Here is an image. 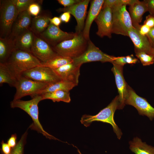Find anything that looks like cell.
I'll return each instance as SVG.
<instances>
[{
    "label": "cell",
    "mask_w": 154,
    "mask_h": 154,
    "mask_svg": "<svg viewBox=\"0 0 154 154\" xmlns=\"http://www.w3.org/2000/svg\"><path fill=\"white\" fill-rule=\"evenodd\" d=\"M3 64L17 79L23 72L40 66L41 62L31 53L15 49Z\"/></svg>",
    "instance_id": "obj_1"
},
{
    "label": "cell",
    "mask_w": 154,
    "mask_h": 154,
    "mask_svg": "<svg viewBox=\"0 0 154 154\" xmlns=\"http://www.w3.org/2000/svg\"><path fill=\"white\" fill-rule=\"evenodd\" d=\"M117 109H120L118 95L106 107L101 110L98 114L94 116L85 114L82 116L80 121L86 127L89 126L94 121L110 124L112 126L114 132L116 134L117 138L120 139L122 133L116 123L114 119V113Z\"/></svg>",
    "instance_id": "obj_2"
},
{
    "label": "cell",
    "mask_w": 154,
    "mask_h": 154,
    "mask_svg": "<svg viewBox=\"0 0 154 154\" xmlns=\"http://www.w3.org/2000/svg\"><path fill=\"white\" fill-rule=\"evenodd\" d=\"M42 100V96L38 95L32 98L31 100L28 101H23L20 99L13 100L11 102L10 105L12 108H19L23 110L30 116L33 121L29 127L31 129L42 134L46 138L58 140L45 131L39 121L38 104Z\"/></svg>",
    "instance_id": "obj_3"
},
{
    "label": "cell",
    "mask_w": 154,
    "mask_h": 154,
    "mask_svg": "<svg viewBox=\"0 0 154 154\" xmlns=\"http://www.w3.org/2000/svg\"><path fill=\"white\" fill-rule=\"evenodd\" d=\"M88 41L84 37L82 32L76 33L73 38L64 41L52 47L58 54L73 59L86 51Z\"/></svg>",
    "instance_id": "obj_4"
},
{
    "label": "cell",
    "mask_w": 154,
    "mask_h": 154,
    "mask_svg": "<svg viewBox=\"0 0 154 154\" xmlns=\"http://www.w3.org/2000/svg\"><path fill=\"white\" fill-rule=\"evenodd\" d=\"M19 14L12 0L0 1V37L9 36Z\"/></svg>",
    "instance_id": "obj_5"
},
{
    "label": "cell",
    "mask_w": 154,
    "mask_h": 154,
    "mask_svg": "<svg viewBox=\"0 0 154 154\" xmlns=\"http://www.w3.org/2000/svg\"><path fill=\"white\" fill-rule=\"evenodd\" d=\"M126 5L111 8L112 11V33L128 36L129 30L134 27Z\"/></svg>",
    "instance_id": "obj_6"
},
{
    "label": "cell",
    "mask_w": 154,
    "mask_h": 154,
    "mask_svg": "<svg viewBox=\"0 0 154 154\" xmlns=\"http://www.w3.org/2000/svg\"><path fill=\"white\" fill-rule=\"evenodd\" d=\"M48 84L33 80L21 75L17 79L15 86L16 92L13 100L20 99L27 96H30L32 98L39 95L40 92Z\"/></svg>",
    "instance_id": "obj_7"
},
{
    "label": "cell",
    "mask_w": 154,
    "mask_h": 154,
    "mask_svg": "<svg viewBox=\"0 0 154 154\" xmlns=\"http://www.w3.org/2000/svg\"><path fill=\"white\" fill-rule=\"evenodd\" d=\"M115 57L103 52L90 39L88 41V45L86 51L81 55L73 60L74 63L82 65L84 63L94 61L112 63Z\"/></svg>",
    "instance_id": "obj_8"
},
{
    "label": "cell",
    "mask_w": 154,
    "mask_h": 154,
    "mask_svg": "<svg viewBox=\"0 0 154 154\" xmlns=\"http://www.w3.org/2000/svg\"><path fill=\"white\" fill-rule=\"evenodd\" d=\"M127 92L125 104L132 106L137 110L140 115L145 116L151 121L153 120L154 119V108L146 99L137 95L128 85Z\"/></svg>",
    "instance_id": "obj_9"
},
{
    "label": "cell",
    "mask_w": 154,
    "mask_h": 154,
    "mask_svg": "<svg viewBox=\"0 0 154 154\" xmlns=\"http://www.w3.org/2000/svg\"><path fill=\"white\" fill-rule=\"evenodd\" d=\"M90 0H81L79 3L68 7L60 8L56 10L58 12H68L74 16L77 22L76 33L82 32L85 25L87 9Z\"/></svg>",
    "instance_id": "obj_10"
},
{
    "label": "cell",
    "mask_w": 154,
    "mask_h": 154,
    "mask_svg": "<svg viewBox=\"0 0 154 154\" xmlns=\"http://www.w3.org/2000/svg\"><path fill=\"white\" fill-rule=\"evenodd\" d=\"M21 75L33 80L48 84L61 80L53 70L40 66L23 72Z\"/></svg>",
    "instance_id": "obj_11"
},
{
    "label": "cell",
    "mask_w": 154,
    "mask_h": 154,
    "mask_svg": "<svg viewBox=\"0 0 154 154\" xmlns=\"http://www.w3.org/2000/svg\"><path fill=\"white\" fill-rule=\"evenodd\" d=\"M76 33H67L50 23L47 29L39 36L52 47L60 42L73 38L76 35Z\"/></svg>",
    "instance_id": "obj_12"
},
{
    "label": "cell",
    "mask_w": 154,
    "mask_h": 154,
    "mask_svg": "<svg viewBox=\"0 0 154 154\" xmlns=\"http://www.w3.org/2000/svg\"><path fill=\"white\" fill-rule=\"evenodd\" d=\"M31 53L41 62H46L58 54L47 42L35 34Z\"/></svg>",
    "instance_id": "obj_13"
},
{
    "label": "cell",
    "mask_w": 154,
    "mask_h": 154,
    "mask_svg": "<svg viewBox=\"0 0 154 154\" xmlns=\"http://www.w3.org/2000/svg\"><path fill=\"white\" fill-rule=\"evenodd\" d=\"M94 21L98 26L97 35L101 38L104 36L112 38V16L110 8L106 7L102 9Z\"/></svg>",
    "instance_id": "obj_14"
},
{
    "label": "cell",
    "mask_w": 154,
    "mask_h": 154,
    "mask_svg": "<svg viewBox=\"0 0 154 154\" xmlns=\"http://www.w3.org/2000/svg\"><path fill=\"white\" fill-rule=\"evenodd\" d=\"M113 66L111 70L115 76L116 84L119 95L120 109H123L125 105V101L127 96L128 85L126 82L123 76V66L112 63Z\"/></svg>",
    "instance_id": "obj_15"
},
{
    "label": "cell",
    "mask_w": 154,
    "mask_h": 154,
    "mask_svg": "<svg viewBox=\"0 0 154 154\" xmlns=\"http://www.w3.org/2000/svg\"><path fill=\"white\" fill-rule=\"evenodd\" d=\"M81 66L73 62L53 70L61 80L73 82L77 85Z\"/></svg>",
    "instance_id": "obj_16"
},
{
    "label": "cell",
    "mask_w": 154,
    "mask_h": 154,
    "mask_svg": "<svg viewBox=\"0 0 154 154\" xmlns=\"http://www.w3.org/2000/svg\"><path fill=\"white\" fill-rule=\"evenodd\" d=\"M32 18L27 10L19 13L8 37L13 39L30 28Z\"/></svg>",
    "instance_id": "obj_17"
},
{
    "label": "cell",
    "mask_w": 154,
    "mask_h": 154,
    "mask_svg": "<svg viewBox=\"0 0 154 154\" xmlns=\"http://www.w3.org/2000/svg\"><path fill=\"white\" fill-rule=\"evenodd\" d=\"M128 34L133 43L135 53L144 52L149 54L152 48L146 36L141 35L134 27L129 30Z\"/></svg>",
    "instance_id": "obj_18"
},
{
    "label": "cell",
    "mask_w": 154,
    "mask_h": 154,
    "mask_svg": "<svg viewBox=\"0 0 154 154\" xmlns=\"http://www.w3.org/2000/svg\"><path fill=\"white\" fill-rule=\"evenodd\" d=\"M104 1L93 0L91 1L90 9L82 31L84 37L87 40H90L89 33L92 24L101 10Z\"/></svg>",
    "instance_id": "obj_19"
},
{
    "label": "cell",
    "mask_w": 154,
    "mask_h": 154,
    "mask_svg": "<svg viewBox=\"0 0 154 154\" xmlns=\"http://www.w3.org/2000/svg\"><path fill=\"white\" fill-rule=\"evenodd\" d=\"M129 13L131 18L132 25L135 29L139 30L141 25L143 16L148 11L145 0L143 1L137 0L136 1L129 7Z\"/></svg>",
    "instance_id": "obj_20"
},
{
    "label": "cell",
    "mask_w": 154,
    "mask_h": 154,
    "mask_svg": "<svg viewBox=\"0 0 154 154\" xmlns=\"http://www.w3.org/2000/svg\"><path fill=\"white\" fill-rule=\"evenodd\" d=\"M35 33L31 28L13 39L15 49L31 53Z\"/></svg>",
    "instance_id": "obj_21"
},
{
    "label": "cell",
    "mask_w": 154,
    "mask_h": 154,
    "mask_svg": "<svg viewBox=\"0 0 154 154\" xmlns=\"http://www.w3.org/2000/svg\"><path fill=\"white\" fill-rule=\"evenodd\" d=\"M15 49L13 39L0 37V63H5Z\"/></svg>",
    "instance_id": "obj_22"
},
{
    "label": "cell",
    "mask_w": 154,
    "mask_h": 154,
    "mask_svg": "<svg viewBox=\"0 0 154 154\" xmlns=\"http://www.w3.org/2000/svg\"><path fill=\"white\" fill-rule=\"evenodd\" d=\"M129 148L135 154H154V147L143 142L138 137H134L129 142Z\"/></svg>",
    "instance_id": "obj_23"
},
{
    "label": "cell",
    "mask_w": 154,
    "mask_h": 154,
    "mask_svg": "<svg viewBox=\"0 0 154 154\" xmlns=\"http://www.w3.org/2000/svg\"><path fill=\"white\" fill-rule=\"evenodd\" d=\"M50 17L42 14L32 18L30 28L35 35H40L47 29L50 23Z\"/></svg>",
    "instance_id": "obj_24"
},
{
    "label": "cell",
    "mask_w": 154,
    "mask_h": 154,
    "mask_svg": "<svg viewBox=\"0 0 154 154\" xmlns=\"http://www.w3.org/2000/svg\"><path fill=\"white\" fill-rule=\"evenodd\" d=\"M77 85L74 83L67 81L60 80L48 84L46 87L39 93V95L48 92L59 90L69 92Z\"/></svg>",
    "instance_id": "obj_25"
},
{
    "label": "cell",
    "mask_w": 154,
    "mask_h": 154,
    "mask_svg": "<svg viewBox=\"0 0 154 154\" xmlns=\"http://www.w3.org/2000/svg\"><path fill=\"white\" fill-rule=\"evenodd\" d=\"M73 62V59L57 54L45 62H41L40 65L48 67L54 70Z\"/></svg>",
    "instance_id": "obj_26"
},
{
    "label": "cell",
    "mask_w": 154,
    "mask_h": 154,
    "mask_svg": "<svg viewBox=\"0 0 154 154\" xmlns=\"http://www.w3.org/2000/svg\"><path fill=\"white\" fill-rule=\"evenodd\" d=\"M42 100L50 99L54 102L62 101L68 103L71 101L69 92L59 90L45 93L42 95Z\"/></svg>",
    "instance_id": "obj_27"
},
{
    "label": "cell",
    "mask_w": 154,
    "mask_h": 154,
    "mask_svg": "<svg viewBox=\"0 0 154 154\" xmlns=\"http://www.w3.org/2000/svg\"><path fill=\"white\" fill-rule=\"evenodd\" d=\"M17 79L13 74L7 66L0 63V85L7 83L11 87H15Z\"/></svg>",
    "instance_id": "obj_28"
},
{
    "label": "cell",
    "mask_w": 154,
    "mask_h": 154,
    "mask_svg": "<svg viewBox=\"0 0 154 154\" xmlns=\"http://www.w3.org/2000/svg\"><path fill=\"white\" fill-rule=\"evenodd\" d=\"M135 55L143 66L149 65L154 63V56L153 55L144 52L136 53Z\"/></svg>",
    "instance_id": "obj_29"
},
{
    "label": "cell",
    "mask_w": 154,
    "mask_h": 154,
    "mask_svg": "<svg viewBox=\"0 0 154 154\" xmlns=\"http://www.w3.org/2000/svg\"><path fill=\"white\" fill-rule=\"evenodd\" d=\"M27 135V131L22 135L16 146L12 148L11 154H24V147L26 143Z\"/></svg>",
    "instance_id": "obj_30"
},
{
    "label": "cell",
    "mask_w": 154,
    "mask_h": 154,
    "mask_svg": "<svg viewBox=\"0 0 154 154\" xmlns=\"http://www.w3.org/2000/svg\"><path fill=\"white\" fill-rule=\"evenodd\" d=\"M19 13L27 11L29 5L35 0H12Z\"/></svg>",
    "instance_id": "obj_31"
},
{
    "label": "cell",
    "mask_w": 154,
    "mask_h": 154,
    "mask_svg": "<svg viewBox=\"0 0 154 154\" xmlns=\"http://www.w3.org/2000/svg\"><path fill=\"white\" fill-rule=\"evenodd\" d=\"M42 0H36L30 4L27 11L31 15L35 17L38 15L41 10L40 4L42 3Z\"/></svg>",
    "instance_id": "obj_32"
},
{
    "label": "cell",
    "mask_w": 154,
    "mask_h": 154,
    "mask_svg": "<svg viewBox=\"0 0 154 154\" xmlns=\"http://www.w3.org/2000/svg\"><path fill=\"white\" fill-rule=\"evenodd\" d=\"M80 0H58V2L64 7H68L80 2Z\"/></svg>",
    "instance_id": "obj_33"
},
{
    "label": "cell",
    "mask_w": 154,
    "mask_h": 154,
    "mask_svg": "<svg viewBox=\"0 0 154 154\" xmlns=\"http://www.w3.org/2000/svg\"><path fill=\"white\" fill-rule=\"evenodd\" d=\"M113 63L123 66L124 65L127 64L126 56L115 57L114 60L112 63Z\"/></svg>",
    "instance_id": "obj_34"
},
{
    "label": "cell",
    "mask_w": 154,
    "mask_h": 154,
    "mask_svg": "<svg viewBox=\"0 0 154 154\" xmlns=\"http://www.w3.org/2000/svg\"><path fill=\"white\" fill-rule=\"evenodd\" d=\"M143 24L147 25L150 28L154 27V16L150 14L147 16Z\"/></svg>",
    "instance_id": "obj_35"
},
{
    "label": "cell",
    "mask_w": 154,
    "mask_h": 154,
    "mask_svg": "<svg viewBox=\"0 0 154 154\" xmlns=\"http://www.w3.org/2000/svg\"><path fill=\"white\" fill-rule=\"evenodd\" d=\"M1 151L3 154H11L12 148L7 143L2 141L1 143Z\"/></svg>",
    "instance_id": "obj_36"
},
{
    "label": "cell",
    "mask_w": 154,
    "mask_h": 154,
    "mask_svg": "<svg viewBox=\"0 0 154 154\" xmlns=\"http://www.w3.org/2000/svg\"><path fill=\"white\" fill-rule=\"evenodd\" d=\"M146 36L152 48H154V27L151 28L149 32Z\"/></svg>",
    "instance_id": "obj_37"
},
{
    "label": "cell",
    "mask_w": 154,
    "mask_h": 154,
    "mask_svg": "<svg viewBox=\"0 0 154 154\" xmlns=\"http://www.w3.org/2000/svg\"><path fill=\"white\" fill-rule=\"evenodd\" d=\"M17 138L16 134H12L7 140V143L12 148H14L17 144Z\"/></svg>",
    "instance_id": "obj_38"
},
{
    "label": "cell",
    "mask_w": 154,
    "mask_h": 154,
    "mask_svg": "<svg viewBox=\"0 0 154 154\" xmlns=\"http://www.w3.org/2000/svg\"><path fill=\"white\" fill-rule=\"evenodd\" d=\"M148 11L150 15L154 16V0H145Z\"/></svg>",
    "instance_id": "obj_39"
},
{
    "label": "cell",
    "mask_w": 154,
    "mask_h": 154,
    "mask_svg": "<svg viewBox=\"0 0 154 154\" xmlns=\"http://www.w3.org/2000/svg\"><path fill=\"white\" fill-rule=\"evenodd\" d=\"M151 28L147 25L143 24L141 25L139 30V33L142 35L146 36L149 32Z\"/></svg>",
    "instance_id": "obj_40"
},
{
    "label": "cell",
    "mask_w": 154,
    "mask_h": 154,
    "mask_svg": "<svg viewBox=\"0 0 154 154\" xmlns=\"http://www.w3.org/2000/svg\"><path fill=\"white\" fill-rule=\"evenodd\" d=\"M70 17L71 14L69 13L64 12L60 15L59 17L62 21L67 23L69 21Z\"/></svg>",
    "instance_id": "obj_41"
},
{
    "label": "cell",
    "mask_w": 154,
    "mask_h": 154,
    "mask_svg": "<svg viewBox=\"0 0 154 154\" xmlns=\"http://www.w3.org/2000/svg\"><path fill=\"white\" fill-rule=\"evenodd\" d=\"M49 20L50 23L59 27L62 21L59 17H54L52 18H49Z\"/></svg>",
    "instance_id": "obj_42"
},
{
    "label": "cell",
    "mask_w": 154,
    "mask_h": 154,
    "mask_svg": "<svg viewBox=\"0 0 154 154\" xmlns=\"http://www.w3.org/2000/svg\"><path fill=\"white\" fill-rule=\"evenodd\" d=\"M127 60V63L128 64H134L137 62L138 59L135 58L133 54L128 55L126 56Z\"/></svg>",
    "instance_id": "obj_43"
},
{
    "label": "cell",
    "mask_w": 154,
    "mask_h": 154,
    "mask_svg": "<svg viewBox=\"0 0 154 154\" xmlns=\"http://www.w3.org/2000/svg\"><path fill=\"white\" fill-rule=\"evenodd\" d=\"M149 54L151 55L154 56V48H152L149 53Z\"/></svg>",
    "instance_id": "obj_44"
},
{
    "label": "cell",
    "mask_w": 154,
    "mask_h": 154,
    "mask_svg": "<svg viewBox=\"0 0 154 154\" xmlns=\"http://www.w3.org/2000/svg\"><path fill=\"white\" fill-rule=\"evenodd\" d=\"M77 151L79 154H82L81 153L80 150L78 149H77Z\"/></svg>",
    "instance_id": "obj_45"
}]
</instances>
